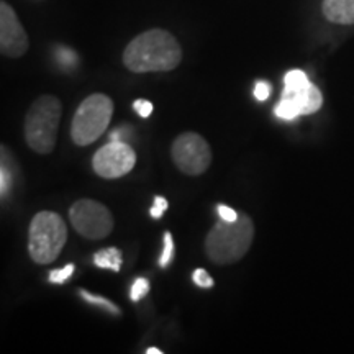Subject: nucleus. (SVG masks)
<instances>
[{
	"mask_svg": "<svg viewBox=\"0 0 354 354\" xmlns=\"http://www.w3.org/2000/svg\"><path fill=\"white\" fill-rule=\"evenodd\" d=\"M322 105V92L308 81L307 74L300 69H292L286 74L284 91L274 113L282 120H295L300 115L315 113Z\"/></svg>",
	"mask_w": 354,
	"mask_h": 354,
	"instance_id": "6",
	"label": "nucleus"
},
{
	"mask_svg": "<svg viewBox=\"0 0 354 354\" xmlns=\"http://www.w3.org/2000/svg\"><path fill=\"white\" fill-rule=\"evenodd\" d=\"M74 269H76L74 264L64 266L63 269H55V271L50 272V282L51 284H64V282L73 276Z\"/></svg>",
	"mask_w": 354,
	"mask_h": 354,
	"instance_id": "18",
	"label": "nucleus"
},
{
	"mask_svg": "<svg viewBox=\"0 0 354 354\" xmlns=\"http://www.w3.org/2000/svg\"><path fill=\"white\" fill-rule=\"evenodd\" d=\"M167 207H169V203L165 197H154V205L151 207V210H149V215L153 216V218H161L162 214L167 210Z\"/></svg>",
	"mask_w": 354,
	"mask_h": 354,
	"instance_id": "21",
	"label": "nucleus"
},
{
	"mask_svg": "<svg viewBox=\"0 0 354 354\" xmlns=\"http://www.w3.org/2000/svg\"><path fill=\"white\" fill-rule=\"evenodd\" d=\"M68 241V227L55 212H39L28 230V253L37 264H51Z\"/></svg>",
	"mask_w": 354,
	"mask_h": 354,
	"instance_id": "4",
	"label": "nucleus"
},
{
	"mask_svg": "<svg viewBox=\"0 0 354 354\" xmlns=\"http://www.w3.org/2000/svg\"><path fill=\"white\" fill-rule=\"evenodd\" d=\"M254 240L251 216L240 215L234 221L218 220L205 238V251L214 264L238 263L248 253Z\"/></svg>",
	"mask_w": 354,
	"mask_h": 354,
	"instance_id": "2",
	"label": "nucleus"
},
{
	"mask_svg": "<svg viewBox=\"0 0 354 354\" xmlns=\"http://www.w3.org/2000/svg\"><path fill=\"white\" fill-rule=\"evenodd\" d=\"M136 165V153L127 141H110L94 154L92 167L104 179L127 176Z\"/></svg>",
	"mask_w": 354,
	"mask_h": 354,
	"instance_id": "9",
	"label": "nucleus"
},
{
	"mask_svg": "<svg viewBox=\"0 0 354 354\" xmlns=\"http://www.w3.org/2000/svg\"><path fill=\"white\" fill-rule=\"evenodd\" d=\"M172 258H174V240L169 232L165 233V248H162L161 258H159V266L161 268H167L171 264Z\"/></svg>",
	"mask_w": 354,
	"mask_h": 354,
	"instance_id": "14",
	"label": "nucleus"
},
{
	"mask_svg": "<svg viewBox=\"0 0 354 354\" xmlns=\"http://www.w3.org/2000/svg\"><path fill=\"white\" fill-rule=\"evenodd\" d=\"M112 115L113 100L109 95H88L74 113L73 123H71V138L77 146L95 143L109 128Z\"/></svg>",
	"mask_w": 354,
	"mask_h": 354,
	"instance_id": "5",
	"label": "nucleus"
},
{
	"mask_svg": "<svg viewBox=\"0 0 354 354\" xmlns=\"http://www.w3.org/2000/svg\"><path fill=\"white\" fill-rule=\"evenodd\" d=\"M323 15L338 25H354V0H323Z\"/></svg>",
	"mask_w": 354,
	"mask_h": 354,
	"instance_id": "11",
	"label": "nucleus"
},
{
	"mask_svg": "<svg viewBox=\"0 0 354 354\" xmlns=\"http://www.w3.org/2000/svg\"><path fill=\"white\" fill-rule=\"evenodd\" d=\"M63 104L55 95H41L30 105L24 122L26 145L35 153L50 154L55 149Z\"/></svg>",
	"mask_w": 354,
	"mask_h": 354,
	"instance_id": "3",
	"label": "nucleus"
},
{
	"mask_svg": "<svg viewBox=\"0 0 354 354\" xmlns=\"http://www.w3.org/2000/svg\"><path fill=\"white\" fill-rule=\"evenodd\" d=\"M148 292H149L148 279L140 277V279H136L135 282H133L131 290H130V299L133 300V302H140V300L143 299L145 295L148 294Z\"/></svg>",
	"mask_w": 354,
	"mask_h": 354,
	"instance_id": "15",
	"label": "nucleus"
},
{
	"mask_svg": "<svg viewBox=\"0 0 354 354\" xmlns=\"http://www.w3.org/2000/svg\"><path fill=\"white\" fill-rule=\"evenodd\" d=\"M183 61V50L169 32L153 28L128 43L123 51V64L131 73H166Z\"/></svg>",
	"mask_w": 354,
	"mask_h": 354,
	"instance_id": "1",
	"label": "nucleus"
},
{
	"mask_svg": "<svg viewBox=\"0 0 354 354\" xmlns=\"http://www.w3.org/2000/svg\"><path fill=\"white\" fill-rule=\"evenodd\" d=\"M192 279L194 282H196V286L202 287V289H212V287H214V279L209 276V272H207L205 269H196Z\"/></svg>",
	"mask_w": 354,
	"mask_h": 354,
	"instance_id": "19",
	"label": "nucleus"
},
{
	"mask_svg": "<svg viewBox=\"0 0 354 354\" xmlns=\"http://www.w3.org/2000/svg\"><path fill=\"white\" fill-rule=\"evenodd\" d=\"M218 215H220V218L225 221H234L238 216H240L236 214V210L230 209L228 205H218Z\"/></svg>",
	"mask_w": 354,
	"mask_h": 354,
	"instance_id": "24",
	"label": "nucleus"
},
{
	"mask_svg": "<svg viewBox=\"0 0 354 354\" xmlns=\"http://www.w3.org/2000/svg\"><path fill=\"white\" fill-rule=\"evenodd\" d=\"M122 251L117 248H105L94 254V264L100 269L118 272L122 268Z\"/></svg>",
	"mask_w": 354,
	"mask_h": 354,
	"instance_id": "12",
	"label": "nucleus"
},
{
	"mask_svg": "<svg viewBox=\"0 0 354 354\" xmlns=\"http://www.w3.org/2000/svg\"><path fill=\"white\" fill-rule=\"evenodd\" d=\"M131 136V128L130 127H122L110 133V141H127V138Z\"/></svg>",
	"mask_w": 354,
	"mask_h": 354,
	"instance_id": "23",
	"label": "nucleus"
},
{
	"mask_svg": "<svg viewBox=\"0 0 354 354\" xmlns=\"http://www.w3.org/2000/svg\"><path fill=\"white\" fill-rule=\"evenodd\" d=\"M28 35L7 2L0 3V51L7 57H20L28 51Z\"/></svg>",
	"mask_w": 354,
	"mask_h": 354,
	"instance_id": "10",
	"label": "nucleus"
},
{
	"mask_svg": "<svg viewBox=\"0 0 354 354\" xmlns=\"http://www.w3.org/2000/svg\"><path fill=\"white\" fill-rule=\"evenodd\" d=\"M271 92H272V88H271V84H269V82H266V81H258V82H256V86H254V97L258 100L263 102L266 99H269Z\"/></svg>",
	"mask_w": 354,
	"mask_h": 354,
	"instance_id": "22",
	"label": "nucleus"
},
{
	"mask_svg": "<svg viewBox=\"0 0 354 354\" xmlns=\"http://www.w3.org/2000/svg\"><path fill=\"white\" fill-rule=\"evenodd\" d=\"M133 109H135V112L138 113L141 118H148V117H151L154 107H153V104L149 100L140 99V100H135V104H133Z\"/></svg>",
	"mask_w": 354,
	"mask_h": 354,
	"instance_id": "20",
	"label": "nucleus"
},
{
	"mask_svg": "<svg viewBox=\"0 0 354 354\" xmlns=\"http://www.w3.org/2000/svg\"><path fill=\"white\" fill-rule=\"evenodd\" d=\"M79 294H81V297L86 300V302L92 304V305H97V307L100 308H105L107 312L113 313V315H118L120 313V310H118V307L115 304L110 302V300H107L105 297H100V295H95V294H91V292L87 290H79Z\"/></svg>",
	"mask_w": 354,
	"mask_h": 354,
	"instance_id": "13",
	"label": "nucleus"
},
{
	"mask_svg": "<svg viewBox=\"0 0 354 354\" xmlns=\"http://www.w3.org/2000/svg\"><path fill=\"white\" fill-rule=\"evenodd\" d=\"M146 353H148V354H162L161 349H158V348H148V349H146Z\"/></svg>",
	"mask_w": 354,
	"mask_h": 354,
	"instance_id": "25",
	"label": "nucleus"
},
{
	"mask_svg": "<svg viewBox=\"0 0 354 354\" xmlns=\"http://www.w3.org/2000/svg\"><path fill=\"white\" fill-rule=\"evenodd\" d=\"M12 180V172L6 165V159H2V169H0V196H2V198H6L7 194L10 192Z\"/></svg>",
	"mask_w": 354,
	"mask_h": 354,
	"instance_id": "16",
	"label": "nucleus"
},
{
	"mask_svg": "<svg viewBox=\"0 0 354 354\" xmlns=\"http://www.w3.org/2000/svg\"><path fill=\"white\" fill-rule=\"evenodd\" d=\"M56 56L57 63L64 66V68H74L77 64V55L73 50H69V48H59L56 51Z\"/></svg>",
	"mask_w": 354,
	"mask_h": 354,
	"instance_id": "17",
	"label": "nucleus"
},
{
	"mask_svg": "<svg viewBox=\"0 0 354 354\" xmlns=\"http://www.w3.org/2000/svg\"><path fill=\"white\" fill-rule=\"evenodd\" d=\"M171 156L177 169L187 176H201L212 165V149L198 133H183L174 140Z\"/></svg>",
	"mask_w": 354,
	"mask_h": 354,
	"instance_id": "8",
	"label": "nucleus"
},
{
	"mask_svg": "<svg viewBox=\"0 0 354 354\" xmlns=\"http://www.w3.org/2000/svg\"><path fill=\"white\" fill-rule=\"evenodd\" d=\"M71 223L81 236L87 240H104L113 230V216L104 203L81 198L69 209Z\"/></svg>",
	"mask_w": 354,
	"mask_h": 354,
	"instance_id": "7",
	"label": "nucleus"
}]
</instances>
